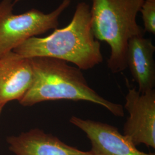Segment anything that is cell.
<instances>
[{"instance_id":"5","label":"cell","mask_w":155,"mask_h":155,"mask_svg":"<svg viewBox=\"0 0 155 155\" xmlns=\"http://www.w3.org/2000/svg\"><path fill=\"white\" fill-rule=\"evenodd\" d=\"M125 109L129 114L124 134L135 146L145 144L155 148V90L140 93L136 88L128 89Z\"/></svg>"},{"instance_id":"6","label":"cell","mask_w":155,"mask_h":155,"mask_svg":"<svg viewBox=\"0 0 155 155\" xmlns=\"http://www.w3.org/2000/svg\"><path fill=\"white\" fill-rule=\"evenodd\" d=\"M70 122L86 133L94 155H155L139 150L117 127L104 122L72 116Z\"/></svg>"},{"instance_id":"9","label":"cell","mask_w":155,"mask_h":155,"mask_svg":"<svg viewBox=\"0 0 155 155\" xmlns=\"http://www.w3.org/2000/svg\"><path fill=\"white\" fill-rule=\"evenodd\" d=\"M155 47L144 35L134 36L128 42L127 66L133 79L139 86V91L145 93L154 89Z\"/></svg>"},{"instance_id":"2","label":"cell","mask_w":155,"mask_h":155,"mask_svg":"<svg viewBox=\"0 0 155 155\" xmlns=\"http://www.w3.org/2000/svg\"><path fill=\"white\" fill-rule=\"evenodd\" d=\"M33 68V83L18 102L32 106L48 101H85L104 107L114 116L123 117L121 105L106 100L92 89L81 70L67 62L47 57L29 58Z\"/></svg>"},{"instance_id":"4","label":"cell","mask_w":155,"mask_h":155,"mask_svg":"<svg viewBox=\"0 0 155 155\" xmlns=\"http://www.w3.org/2000/svg\"><path fill=\"white\" fill-rule=\"evenodd\" d=\"M71 4L63 0L59 6L49 13L32 9L22 14L13 13L12 0L0 2V57L13 51L31 38L56 29L59 18Z\"/></svg>"},{"instance_id":"8","label":"cell","mask_w":155,"mask_h":155,"mask_svg":"<svg viewBox=\"0 0 155 155\" xmlns=\"http://www.w3.org/2000/svg\"><path fill=\"white\" fill-rule=\"evenodd\" d=\"M9 150L16 155H94L78 150L38 128L6 139Z\"/></svg>"},{"instance_id":"10","label":"cell","mask_w":155,"mask_h":155,"mask_svg":"<svg viewBox=\"0 0 155 155\" xmlns=\"http://www.w3.org/2000/svg\"><path fill=\"white\" fill-rule=\"evenodd\" d=\"M140 12L141 13L144 32L155 34V0H144Z\"/></svg>"},{"instance_id":"11","label":"cell","mask_w":155,"mask_h":155,"mask_svg":"<svg viewBox=\"0 0 155 155\" xmlns=\"http://www.w3.org/2000/svg\"><path fill=\"white\" fill-rule=\"evenodd\" d=\"M13 1V3H14V4L15 5L16 4L17 2H19L20 1H21V0H12Z\"/></svg>"},{"instance_id":"1","label":"cell","mask_w":155,"mask_h":155,"mask_svg":"<svg viewBox=\"0 0 155 155\" xmlns=\"http://www.w3.org/2000/svg\"><path fill=\"white\" fill-rule=\"evenodd\" d=\"M90 9L86 2L78 4L67 26L56 28L45 38L27 39L13 51L26 58L47 57L70 62L81 70L93 68L104 59L100 41L92 32Z\"/></svg>"},{"instance_id":"7","label":"cell","mask_w":155,"mask_h":155,"mask_svg":"<svg viewBox=\"0 0 155 155\" xmlns=\"http://www.w3.org/2000/svg\"><path fill=\"white\" fill-rule=\"evenodd\" d=\"M33 77L29 58L13 51L0 57V111L8 102L22 98L30 89Z\"/></svg>"},{"instance_id":"3","label":"cell","mask_w":155,"mask_h":155,"mask_svg":"<svg viewBox=\"0 0 155 155\" xmlns=\"http://www.w3.org/2000/svg\"><path fill=\"white\" fill-rule=\"evenodd\" d=\"M91 29L95 38L107 43L110 55L107 65L118 73L127 68L128 42L144 35L136 17L144 0H91Z\"/></svg>"}]
</instances>
